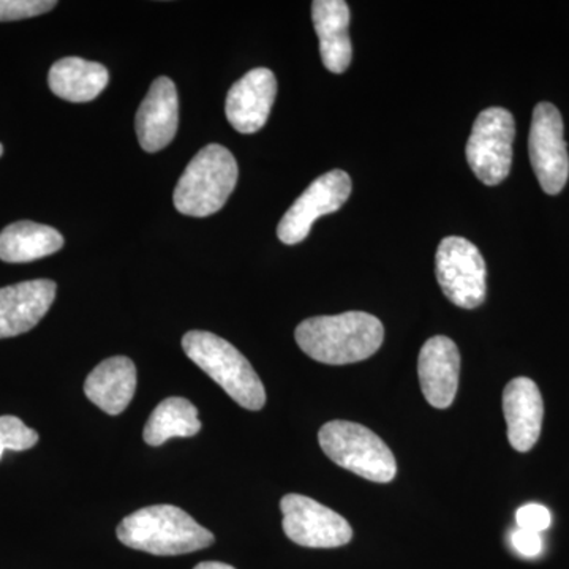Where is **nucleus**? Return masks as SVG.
Listing matches in <instances>:
<instances>
[{
	"mask_svg": "<svg viewBox=\"0 0 569 569\" xmlns=\"http://www.w3.org/2000/svg\"><path fill=\"white\" fill-rule=\"evenodd\" d=\"M511 545L512 548L518 550L520 556L529 557V559L538 557L542 552V548H545L541 533L523 529L512 531Z\"/></svg>",
	"mask_w": 569,
	"mask_h": 569,
	"instance_id": "24",
	"label": "nucleus"
},
{
	"mask_svg": "<svg viewBox=\"0 0 569 569\" xmlns=\"http://www.w3.org/2000/svg\"><path fill=\"white\" fill-rule=\"evenodd\" d=\"M179 99L174 82L168 77L157 78L137 112L138 141L146 152L167 148L178 132Z\"/></svg>",
	"mask_w": 569,
	"mask_h": 569,
	"instance_id": "14",
	"label": "nucleus"
},
{
	"mask_svg": "<svg viewBox=\"0 0 569 569\" xmlns=\"http://www.w3.org/2000/svg\"><path fill=\"white\" fill-rule=\"evenodd\" d=\"M137 367L126 356L104 359L86 378L84 395L104 413L121 415L137 391Z\"/></svg>",
	"mask_w": 569,
	"mask_h": 569,
	"instance_id": "17",
	"label": "nucleus"
},
{
	"mask_svg": "<svg viewBox=\"0 0 569 569\" xmlns=\"http://www.w3.org/2000/svg\"><path fill=\"white\" fill-rule=\"evenodd\" d=\"M56 0H0V22L26 20L48 13Z\"/></svg>",
	"mask_w": 569,
	"mask_h": 569,
	"instance_id": "22",
	"label": "nucleus"
},
{
	"mask_svg": "<svg viewBox=\"0 0 569 569\" xmlns=\"http://www.w3.org/2000/svg\"><path fill=\"white\" fill-rule=\"evenodd\" d=\"M516 122L505 108H488L478 116L467 142V162L486 186L508 178L512 163Z\"/></svg>",
	"mask_w": 569,
	"mask_h": 569,
	"instance_id": "6",
	"label": "nucleus"
},
{
	"mask_svg": "<svg viewBox=\"0 0 569 569\" xmlns=\"http://www.w3.org/2000/svg\"><path fill=\"white\" fill-rule=\"evenodd\" d=\"M516 520H518L519 529L535 531V533L548 530L552 522L549 509L538 503L519 508L516 512Z\"/></svg>",
	"mask_w": 569,
	"mask_h": 569,
	"instance_id": "23",
	"label": "nucleus"
},
{
	"mask_svg": "<svg viewBox=\"0 0 569 569\" xmlns=\"http://www.w3.org/2000/svg\"><path fill=\"white\" fill-rule=\"evenodd\" d=\"M58 284L48 279L0 288V339L31 331L54 302Z\"/></svg>",
	"mask_w": 569,
	"mask_h": 569,
	"instance_id": "12",
	"label": "nucleus"
},
{
	"mask_svg": "<svg viewBox=\"0 0 569 569\" xmlns=\"http://www.w3.org/2000/svg\"><path fill=\"white\" fill-rule=\"evenodd\" d=\"M238 163L224 146L208 144L193 157L174 189V206L183 216L219 212L238 182Z\"/></svg>",
	"mask_w": 569,
	"mask_h": 569,
	"instance_id": "4",
	"label": "nucleus"
},
{
	"mask_svg": "<svg viewBox=\"0 0 569 569\" xmlns=\"http://www.w3.org/2000/svg\"><path fill=\"white\" fill-rule=\"evenodd\" d=\"M62 247V234L56 228L31 220L11 223L0 233V260L6 263H31Z\"/></svg>",
	"mask_w": 569,
	"mask_h": 569,
	"instance_id": "19",
	"label": "nucleus"
},
{
	"mask_svg": "<svg viewBox=\"0 0 569 569\" xmlns=\"http://www.w3.org/2000/svg\"><path fill=\"white\" fill-rule=\"evenodd\" d=\"M116 535L127 548L163 557L197 552L216 541L211 531L174 505L138 509L119 523Z\"/></svg>",
	"mask_w": 569,
	"mask_h": 569,
	"instance_id": "2",
	"label": "nucleus"
},
{
	"mask_svg": "<svg viewBox=\"0 0 569 569\" xmlns=\"http://www.w3.org/2000/svg\"><path fill=\"white\" fill-rule=\"evenodd\" d=\"M110 81L107 67L81 58H63L52 63L48 84L54 96L71 103L97 99Z\"/></svg>",
	"mask_w": 569,
	"mask_h": 569,
	"instance_id": "18",
	"label": "nucleus"
},
{
	"mask_svg": "<svg viewBox=\"0 0 569 569\" xmlns=\"http://www.w3.org/2000/svg\"><path fill=\"white\" fill-rule=\"evenodd\" d=\"M351 178L342 170H332L316 179L301 197L284 212L277 236L287 246L305 241L312 230V224L320 217L339 211L350 198Z\"/></svg>",
	"mask_w": 569,
	"mask_h": 569,
	"instance_id": "10",
	"label": "nucleus"
},
{
	"mask_svg": "<svg viewBox=\"0 0 569 569\" xmlns=\"http://www.w3.org/2000/svg\"><path fill=\"white\" fill-rule=\"evenodd\" d=\"M276 96V74L263 67L250 70L231 86L224 114L239 133H257L268 122Z\"/></svg>",
	"mask_w": 569,
	"mask_h": 569,
	"instance_id": "11",
	"label": "nucleus"
},
{
	"mask_svg": "<svg viewBox=\"0 0 569 569\" xmlns=\"http://www.w3.org/2000/svg\"><path fill=\"white\" fill-rule=\"evenodd\" d=\"M563 119L552 103H538L531 119L530 162L539 186L548 194H557L567 186L569 156L563 138Z\"/></svg>",
	"mask_w": 569,
	"mask_h": 569,
	"instance_id": "9",
	"label": "nucleus"
},
{
	"mask_svg": "<svg viewBox=\"0 0 569 569\" xmlns=\"http://www.w3.org/2000/svg\"><path fill=\"white\" fill-rule=\"evenodd\" d=\"M436 272L441 291L452 305L471 310L485 302L488 269L473 242L459 236L445 238L438 246Z\"/></svg>",
	"mask_w": 569,
	"mask_h": 569,
	"instance_id": "7",
	"label": "nucleus"
},
{
	"mask_svg": "<svg viewBox=\"0 0 569 569\" xmlns=\"http://www.w3.org/2000/svg\"><path fill=\"white\" fill-rule=\"evenodd\" d=\"M2 153H3V146L0 144V157H2Z\"/></svg>",
	"mask_w": 569,
	"mask_h": 569,
	"instance_id": "26",
	"label": "nucleus"
},
{
	"mask_svg": "<svg viewBox=\"0 0 569 569\" xmlns=\"http://www.w3.org/2000/svg\"><path fill=\"white\" fill-rule=\"evenodd\" d=\"M296 342L310 358L329 366L365 361L380 350L385 328L366 312L313 317L296 328Z\"/></svg>",
	"mask_w": 569,
	"mask_h": 569,
	"instance_id": "1",
	"label": "nucleus"
},
{
	"mask_svg": "<svg viewBox=\"0 0 569 569\" xmlns=\"http://www.w3.org/2000/svg\"><path fill=\"white\" fill-rule=\"evenodd\" d=\"M312 20L326 69L336 74L346 73L353 58L350 7L346 0H316L312 3Z\"/></svg>",
	"mask_w": 569,
	"mask_h": 569,
	"instance_id": "16",
	"label": "nucleus"
},
{
	"mask_svg": "<svg viewBox=\"0 0 569 569\" xmlns=\"http://www.w3.org/2000/svg\"><path fill=\"white\" fill-rule=\"evenodd\" d=\"M39 443V433L29 429L20 418L0 417V459L6 451H26Z\"/></svg>",
	"mask_w": 569,
	"mask_h": 569,
	"instance_id": "21",
	"label": "nucleus"
},
{
	"mask_svg": "<svg viewBox=\"0 0 569 569\" xmlns=\"http://www.w3.org/2000/svg\"><path fill=\"white\" fill-rule=\"evenodd\" d=\"M200 430L198 408L183 397H168L152 411L142 437L151 447H160L170 438L193 437Z\"/></svg>",
	"mask_w": 569,
	"mask_h": 569,
	"instance_id": "20",
	"label": "nucleus"
},
{
	"mask_svg": "<svg viewBox=\"0 0 569 569\" xmlns=\"http://www.w3.org/2000/svg\"><path fill=\"white\" fill-rule=\"evenodd\" d=\"M193 569H236L231 565L220 563V561H203Z\"/></svg>",
	"mask_w": 569,
	"mask_h": 569,
	"instance_id": "25",
	"label": "nucleus"
},
{
	"mask_svg": "<svg viewBox=\"0 0 569 569\" xmlns=\"http://www.w3.org/2000/svg\"><path fill=\"white\" fill-rule=\"evenodd\" d=\"M503 413L508 440L519 452L530 451L541 436L545 403L539 388L526 377L509 381L503 391Z\"/></svg>",
	"mask_w": 569,
	"mask_h": 569,
	"instance_id": "15",
	"label": "nucleus"
},
{
	"mask_svg": "<svg viewBox=\"0 0 569 569\" xmlns=\"http://www.w3.org/2000/svg\"><path fill=\"white\" fill-rule=\"evenodd\" d=\"M182 348L236 403L252 411L264 407L266 391L260 377L228 340L212 332L190 331L182 337Z\"/></svg>",
	"mask_w": 569,
	"mask_h": 569,
	"instance_id": "3",
	"label": "nucleus"
},
{
	"mask_svg": "<svg viewBox=\"0 0 569 569\" xmlns=\"http://www.w3.org/2000/svg\"><path fill=\"white\" fill-rule=\"evenodd\" d=\"M283 531L296 545L313 549L346 546L353 538L350 523L313 498L290 493L280 501Z\"/></svg>",
	"mask_w": 569,
	"mask_h": 569,
	"instance_id": "8",
	"label": "nucleus"
},
{
	"mask_svg": "<svg viewBox=\"0 0 569 569\" xmlns=\"http://www.w3.org/2000/svg\"><path fill=\"white\" fill-rule=\"evenodd\" d=\"M326 456L358 477L373 482L396 478L397 463L388 445L366 426L350 421L326 422L318 432Z\"/></svg>",
	"mask_w": 569,
	"mask_h": 569,
	"instance_id": "5",
	"label": "nucleus"
},
{
	"mask_svg": "<svg viewBox=\"0 0 569 569\" xmlns=\"http://www.w3.org/2000/svg\"><path fill=\"white\" fill-rule=\"evenodd\" d=\"M460 373L459 348L449 337L427 340L418 359V376L422 395L430 406L445 410L458 395Z\"/></svg>",
	"mask_w": 569,
	"mask_h": 569,
	"instance_id": "13",
	"label": "nucleus"
}]
</instances>
